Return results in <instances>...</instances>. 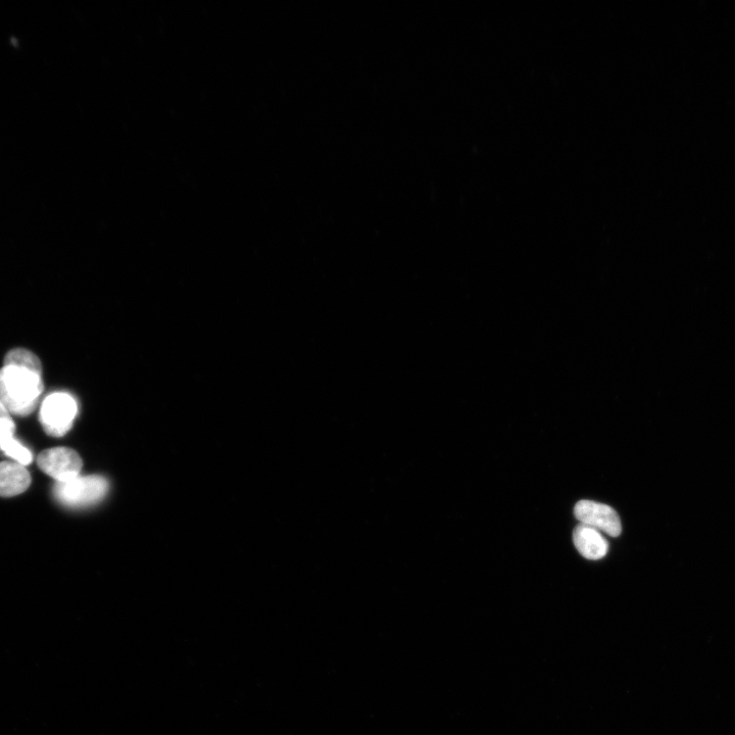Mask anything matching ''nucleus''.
Wrapping results in <instances>:
<instances>
[{"label": "nucleus", "mask_w": 735, "mask_h": 735, "mask_svg": "<svg viewBox=\"0 0 735 735\" xmlns=\"http://www.w3.org/2000/svg\"><path fill=\"white\" fill-rule=\"evenodd\" d=\"M42 392V370L15 364H5L0 370V402L11 414L29 416Z\"/></svg>", "instance_id": "obj_1"}, {"label": "nucleus", "mask_w": 735, "mask_h": 735, "mask_svg": "<svg viewBox=\"0 0 735 735\" xmlns=\"http://www.w3.org/2000/svg\"><path fill=\"white\" fill-rule=\"evenodd\" d=\"M109 482L102 476L76 477L58 482L54 487L56 500L65 507L78 509L93 506L105 499Z\"/></svg>", "instance_id": "obj_2"}, {"label": "nucleus", "mask_w": 735, "mask_h": 735, "mask_svg": "<svg viewBox=\"0 0 735 735\" xmlns=\"http://www.w3.org/2000/svg\"><path fill=\"white\" fill-rule=\"evenodd\" d=\"M78 413V405L67 392H54L46 397L40 409V422L51 436H64L72 428Z\"/></svg>", "instance_id": "obj_3"}, {"label": "nucleus", "mask_w": 735, "mask_h": 735, "mask_svg": "<svg viewBox=\"0 0 735 735\" xmlns=\"http://www.w3.org/2000/svg\"><path fill=\"white\" fill-rule=\"evenodd\" d=\"M39 468L58 482H67L79 476L82 460L73 450L56 448L43 451L37 459Z\"/></svg>", "instance_id": "obj_4"}, {"label": "nucleus", "mask_w": 735, "mask_h": 735, "mask_svg": "<svg viewBox=\"0 0 735 735\" xmlns=\"http://www.w3.org/2000/svg\"><path fill=\"white\" fill-rule=\"evenodd\" d=\"M576 519L612 537L621 534L622 526L617 512L610 506L593 501H580L574 508Z\"/></svg>", "instance_id": "obj_5"}, {"label": "nucleus", "mask_w": 735, "mask_h": 735, "mask_svg": "<svg viewBox=\"0 0 735 735\" xmlns=\"http://www.w3.org/2000/svg\"><path fill=\"white\" fill-rule=\"evenodd\" d=\"M573 542L585 559L601 560L609 551V543L598 529L579 523L573 531Z\"/></svg>", "instance_id": "obj_6"}, {"label": "nucleus", "mask_w": 735, "mask_h": 735, "mask_svg": "<svg viewBox=\"0 0 735 735\" xmlns=\"http://www.w3.org/2000/svg\"><path fill=\"white\" fill-rule=\"evenodd\" d=\"M31 476L25 466L16 462L0 463V497L11 498L26 492Z\"/></svg>", "instance_id": "obj_7"}, {"label": "nucleus", "mask_w": 735, "mask_h": 735, "mask_svg": "<svg viewBox=\"0 0 735 735\" xmlns=\"http://www.w3.org/2000/svg\"><path fill=\"white\" fill-rule=\"evenodd\" d=\"M2 450L8 457L22 466H28L33 461L31 452L25 448L14 436L8 437L0 443Z\"/></svg>", "instance_id": "obj_8"}, {"label": "nucleus", "mask_w": 735, "mask_h": 735, "mask_svg": "<svg viewBox=\"0 0 735 735\" xmlns=\"http://www.w3.org/2000/svg\"><path fill=\"white\" fill-rule=\"evenodd\" d=\"M5 364H15L42 370L40 360L33 353L25 349H15L8 353L5 358Z\"/></svg>", "instance_id": "obj_9"}, {"label": "nucleus", "mask_w": 735, "mask_h": 735, "mask_svg": "<svg viewBox=\"0 0 735 735\" xmlns=\"http://www.w3.org/2000/svg\"><path fill=\"white\" fill-rule=\"evenodd\" d=\"M16 425L11 417V413L0 402V443L8 437L14 436Z\"/></svg>", "instance_id": "obj_10"}]
</instances>
